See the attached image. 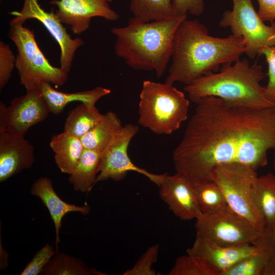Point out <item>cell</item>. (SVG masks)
Masks as SVG:
<instances>
[{
  "label": "cell",
  "mask_w": 275,
  "mask_h": 275,
  "mask_svg": "<svg viewBox=\"0 0 275 275\" xmlns=\"http://www.w3.org/2000/svg\"><path fill=\"white\" fill-rule=\"evenodd\" d=\"M220 71L204 75L184 87L189 99L197 103L213 96L237 106L263 108L275 106L260 82L265 74L262 66L250 65L246 59L221 66Z\"/></svg>",
  "instance_id": "obj_4"
},
{
  "label": "cell",
  "mask_w": 275,
  "mask_h": 275,
  "mask_svg": "<svg viewBox=\"0 0 275 275\" xmlns=\"http://www.w3.org/2000/svg\"><path fill=\"white\" fill-rule=\"evenodd\" d=\"M197 234L218 245L232 246L255 244L262 233L229 206L196 219Z\"/></svg>",
  "instance_id": "obj_9"
},
{
  "label": "cell",
  "mask_w": 275,
  "mask_h": 275,
  "mask_svg": "<svg viewBox=\"0 0 275 275\" xmlns=\"http://www.w3.org/2000/svg\"><path fill=\"white\" fill-rule=\"evenodd\" d=\"M253 196L255 204L265 221V230H275V175L267 173L258 176Z\"/></svg>",
  "instance_id": "obj_21"
},
{
  "label": "cell",
  "mask_w": 275,
  "mask_h": 275,
  "mask_svg": "<svg viewBox=\"0 0 275 275\" xmlns=\"http://www.w3.org/2000/svg\"><path fill=\"white\" fill-rule=\"evenodd\" d=\"M139 131V126L128 124L115 135L102 152L99 172L95 184L100 181L112 179L123 180L128 172H135L147 177L159 186L166 174H156L135 165L130 159L127 150L131 140Z\"/></svg>",
  "instance_id": "obj_10"
},
{
  "label": "cell",
  "mask_w": 275,
  "mask_h": 275,
  "mask_svg": "<svg viewBox=\"0 0 275 275\" xmlns=\"http://www.w3.org/2000/svg\"><path fill=\"white\" fill-rule=\"evenodd\" d=\"M169 275H215L197 257L187 254L178 257Z\"/></svg>",
  "instance_id": "obj_28"
},
{
  "label": "cell",
  "mask_w": 275,
  "mask_h": 275,
  "mask_svg": "<svg viewBox=\"0 0 275 275\" xmlns=\"http://www.w3.org/2000/svg\"><path fill=\"white\" fill-rule=\"evenodd\" d=\"M183 135L173 153L176 172L193 185L212 181L216 167L239 163L265 166L275 149V106H237L208 96L196 103Z\"/></svg>",
  "instance_id": "obj_1"
},
{
  "label": "cell",
  "mask_w": 275,
  "mask_h": 275,
  "mask_svg": "<svg viewBox=\"0 0 275 275\" xmlns=\"http://www.w3.org/2000/svg\"><path fill=\"white\" fill-rule=\"evenodd\" d=\"M7 106L0 102V134L6 132L8 125Z\"/></svg>",
  "instance_id": "obj_36"
},
{
  "label": "cell",
  "mask_w": 275,
  "mask_h": 275,
  "mask_svg": "<svg viewBox=\"0 0 275 275\" xmlns=\"http://www.w3.org/2000/svg\"><path fill=\"white\" fill-rule=\"evenodd\" d=\"M56 254L53 246L49 243H46L35 254L32 260L26 264L21 275H38L41 272Z\"/></svg>",
  "instance_id": "obj_30"
},
{
  "label": "cell",
  "mask_w": 275,
  "mask_h": 275,
  "mask_svg": "<svg viewBox=\"0 0 275 275\" xmlns=\"http://www.w3.org/2000/svg\"><path fill=\"white\" fill-rule=\"evenodd\" d=\"M231 1L232 9L224 12L219 25L229 28L232 34L241 37L245 42V53L254 59L262 48L275 43V21L265 24L256 11L252 0Z\"/></svg>",
  "instance_id": "obj_8"
},
{
  "label": "cell",
  "mask_w": 275,
  "mask_h": 275,
  "mask_svg": "<svg viewBox=\"0 0 275 275\" xmlns=\"http://www.w3.org/2000/svg\"><path fill=\"white\" fill-rule=\"evenodd\" d=\"M23 23L11 21L8 34L17 48L15 68L20 84L26 90L39 89L43 82L64 85L68 72L49 62L38 45L34 32Z\"/></svg>",
  "instance_id": "obj_6"
},
{
  "label": "cell",
  "mask_w": 275,
  "mask_h": 275,
  "mask_svg": "<svg viewBox=\"0 0 275 275\" xmlns=\"http://www.w3.org/2000/svg\"><path fill=\"white\" fill-rule=\"evenodd\" d=\"M261 55L265 57L268 67L266 94L270 100L275 102V43L262 48L259 53V56Z\"/></svg>",
  "instance_id": "obj_32"
},
{
  "label": "cell",
  "mask_w": 275,
  "mask_h": 275,
  "mask_svg": "<svg viewBox=\"0 0 275 275\" xmlns=\"http://www.w3.org/2000/svg\"><path fill=\"white\" fill-rule=\"evenodd\" d=\"M7 109L6 132L23 136L31 127L43 121L50 113L39 89L26 90L24 95L15 97Z\"/></svg>",
  "instance_id": "obj_13"
},
{
  "label": "cell",
  "mask_w": 275,
  "mask_h": 275,
  "mask_svg": "<svg viewBox=\"0 0 275 275\" xmlns=\"http://www.w3.org/2000/svg\"><path fill=\"white\" fill-rule=\"evenodd\" d=\"M49 146L54 153L55 162L62 173L70 174L85 149L81 139L63 131L51 138Z\"/></svg>",
  "instance_id": "obj_19"
},
{
  "label": "cell",
  "mask_w": 275,
  "mask_h": 275,
  "mask_svg": "<svg viewBox=\"0 0 275 275\" xmlns=\"http://www.w3.org/2000/svg\"><path fill=\"white\" fill-rule=\"evenodd\" d=\"M101 157V151L85 148L68 177L75 191L88 193L92 189L100 171Z\"/></svg>",
  "instance_id": "obj_20"
},
{
  "label": "cell",
  "mask_w": 275,
  "mask_h": 275,
  "mask_svg": "<svg viewBox=\"0 0 275 275\" xmlns=\"http://www.w3.org/2000/svg\"><path fill=\"white\" fill-rule=\"evenodd\" d=\"M35 162L33 145L23 136L0 134V182H3Z\"/></svg>",
  "instance_id": "obj_16"
},
{
  "label": "cell",
  "mask_w": 275,
  "mask_h": 275,
  "mask_svg": "<svg viewBox=\"0 0 275 275\" xmlns=\"http://www.w3.org/2000/svg\"><path fill=\"white\" fill-rule=\"evenodd\" d=\"M259 5L257 13L264 21L270 22L275 19V0H257Z\"/></svg>",
  "instance_id": "obj_35"
},
{
  "label": "cell",
  "mask_w": 275,
  "mask_h": 275,
  "mask_svg": "<svg viewBox=\"0 0 275 275\" xmlns=\"http://www.w3.org/2000/svg\"><path fill=\"white\" fill-rule=\"evenodd\" d=\"M245 51L241 37L231 34L226 38L214 37L209 35L201 22L186 18L176 31L165 82L188 85L204 75L217 72L221 66L235 62Z\"/></svg>",
  "instance_id": "obj_2"
},
{
  "label": "cell",
  "mask_w": 275,
  "mask_h": 275,
  "mask_svg": "<svg viewBox=\"0 0 275 275\" xmlns=\"http://www.w3.org/2000/svg\"><path fill=\"white\" fill-rule=\"evenodd\" d=\"M172 5L175 15L199 16L204 10V0H172Z\"/></svg>",
  "instance_id": "obj_34"
},
{
  "label": "cell",
  "mask_w": 275,
  "mask_h": 275,
  "mask_svg": "<svg viewBox=\"0 0 275 275\" xmlns=\"http://www.w3.org/2000/svg\"><path fill=\"white\" fill-rule=\"evenodd\" d=\"M256 243L262 245L268 256L262 275H275V230H265Z\"/></svg>",
  "instance_id": "obj_33"
},
{
  "label": "cell",
  "mask_w": 275,
  "mask_h": 275,
  "mask_svg": "<svg viewBox=\"0 0 275 275\" xmlns=\"http://www.w3.org/2000/svg\"><path fill=\"white\" fill-rule=\"evenodd\" d=\"M123 126L115 113H106L96 126L80 138L84 148L102 152Z\"/></svg>",
  "instance_id": "obj_22"
},
{
  "label": "cell",
  "mask_w": 275,
  "mask_h": 275,
  "mask_svg": "<svg viewBox=\"0 0 275 275\" xmlns=\"http://www.w3.org/2000/svg\"><path fill=\"white\" fill-rule=\"evenodd\" d=\"M10 14L14 16L11 20L13 22L24 23L26 20L34 19L41 22L60 47V67L67 72L70 71L75 53L84 41L78 37L72 38L55 13L46 11L38 0H24L22 9Z\"/></svg>",
  "instance_id": "obj_11"
},
{
  "label": "cell",
  "mask_w": 275,
  "mask_h": 275,
  "mask_svg": "<svg viewBox=\"0 0 275 275\" xmlns=\"http://www.w3.org/2000/svg\"><path fill=\"white\" fill-rule=\"evenodd\" d=\"M30 193L32 195L38 197L49 211L54 226L55 250L57 253L59 252L60 233L64 216L72 212L88 214L90 212V207L88 205L78 206L64 201L54 190L52 182L47 177L37 179L31 187Z\"/></svg>",
  "instance_id": "obj_17"
},
{
  "label": "cell",
  "mask_w": 275,
  "mask_h": 275,
  "mask_svg": "<svg viewBox=\"0 0 275 275\" xmlns=\"http://www.w3.org/2000/svg\"><path fill=\"white\" fill-rule=\"evenodd\" d=\"M158 187L160 198L180 219H196L202 214L194 186L183 174L178 172L172 175L166 174Z\"/></svg>",
  "instance_id": "obj_14"
},
{
  "label": "cell",
  "mask_w": 275,
  "mask_h": 275,
  "mask_svg": "<svg viewBox=\"0 0 275 275\" xmlns=\"http://www.w3.org/2000/svg\"><path fill=\"white\" fill-rule=\"evenodd\" d=\"M16 57L10 46L0 42V89H3L10 80L15 67Z\"/></svg>",
  "instance_id": "obj_31"
},
{
  "label": "cell",
  "mask_w": 275,
  "mask_h": 275,
  "mask_svg": "<svg viewBox=\"0 0 275 275\" xmlns=\"http://www.w3.org/2000/svg\"><path fill=\"white\" fill-rule=\"evenodd\" d=\"M159 245L149 247L138 260L134 266L127 269L123 275H155L156 271L152 268L153 264L157 260Z\"/></svg>",
  "instance_id": "obj_29"
},
{
  "label": "cell",
  "mask_w": 275,
  "mask_h": 275,
  "mask_svg": "<svg viewBox=\"0 0 275 275\" xmlns=\"http://www.w3.org/2000/svg\"><path fill=\"white\" fill-rule=\"evenodd\" d=\"M257 248L251 244L223 246L196 234L193 245L186 252L201 260L215 275H222L241 259L253 253Z\"/></svg>",
  "instance_id": "obj_15"
},
{
  "label": "cell",
  "mask_w": 275,
  "mask_h": 275,
  "mask_svg": "<svg viewBox=\"0 0 275 275\" xmlns=\"http://www.w3.org/2000/svg\"><path fill=\"white\" fill-rule=\"evenodd\" d=\"M133 17L144 22L171 18L174 16L172 0H130Z\"/></svg>",
  "instance_id": "obj_24"
},
{
  "label": "cell",
  "mask_w": 275,
  "mask_h": 275,
  "mask_svg": "<svg viewBox=\"0 0 275 275\" xmlns=\"http://www.w3.org/2000/svg\"><path fill=\"white\" fill-rule=\"evenodd\" d=\"M101 274L91 269L81 259L63 253H56L49 261L41 275Z\"/></svg>",
  "instance_id": "obj_25"
},
{
  "label": "cell",
  "mask_w": 275,
  "mask_h": 275,
  "mask_svg": "<svg viewBox=\"0 0 275 275\" xmlns=\"http://www.w3.org/2000/svg\"><path fill=\"white\" fill-rule=\"evenodd\" d=\"M255 245L257 248L253 253L241 259L222 275H262L268 256L262 245Z\"/></svg>",
  "instance_id": "obj_27"
},
{
  "label": "cell",
  "mask_w": 275,
  "mask_h": 275,
  "mask_svg": "<svg viewBox=\"0 0 275 275\" xmlns=\"http://www.w3.org/2000/svg\"><path fill=\"white\" fill-rule=\"evenodd\" d=\"M103 115L95 105L81 103L68 113L63 131L80 139L98 124Z\"/></svg>",
  "instance_id": "obj_23"
},
{
  "label": "cell",
  "mask_w": 275,
  "mask_h": 275,
  "mask_svg": "<svg viewBox=\"0 0 275 275\" xmlns=\"http://www.w3.org/2000/svg\"><path fill=\"white\" fill-rule=\"evenodd\" d=\"M113 0H53L55 13L61 21L68 25L74 34L87 31L93 17H101L108 21H115L119 15L109 3Z\"/></svg>",
  "instance_id": "obj_12"
},
{
  "label": "cell",
  "mask_w": 275,
  "mask_h": 275,
  "mask_svg": "<svg viewBox=\"0 0 275 275\" xmlns=\"http://www.w3.org/2000/svg\"><path fill=\"white\" fill-rule=\"evenodd\" d=\"M197 199L202 213H210L228 206L225 197L214 181L194 185Z\"/></svg>",
  "instance_id": "obj_26"
},
{
  "label": "cell",
  "mask_w": 275,
  "mask_h": 275,
  "mask_svg": "<svg viewBox=\"0 0 275 275\" xmlns=\"http://www.w3.org/2000/svg\"><path fill=\"white\" fill-rule=\"evenodd\" d=\"M39 89L48 104L50 113L56 115L60 114L70 102L79 101L95 105L100 98L111 92L108 89L98 87L89 90L65 93L57 91L47 82H43Z\"/></svg>",
  "instance_id": "obj_18"
},
{
  "label": "cell",
  "mask_w": 275,
  "mask_h": 275,
  "mask_svg": "<svg viewBox=\"0 0 275 275\" xmlns=\"http://www.w3.org/2000/svg\"><path fill=\"white\" fill-rule=\"evenodd\" d=\"M274 159H273V168H274V175H275V149H274Z\"/></svg>",
  "instance_id": "obj_37"
},
{
  "label": "cell",
  "mask_w": 275,
  "mask_h": 275,
  "mask_svg": "<svg viewBox=\"0 0 275 275\" xmlns=\"http://www.w3.org/2000/svg\"><path fill=\"white\" fill-rule=\"evenodd\" d=\"M186 18L175 15L144 22L132 17L125 26L112 28L116 56L134 69L153 71L161 77L171 60L176 31Z\"/></svg>",
  "instance_id": "obj_3"
},
{
  "label": "cell",
  "mask_w": 275,
  "mask_h": 275,
  "mask_svg": "<svg viewBox=\"0 0 275 275\" xmlns=\"http://www.w3.org/2000/svg\"><path fill=\"white\" fill-rule=\"evenodd\" d=\"M256 171L242 164H223L213 170L211 178L220 187L228 206L263 232L266 229L265 223L255 204L253 196L258 177Z\"/></svg>",
  "instance_id": "obj_7"
},
{
  "label": "cell",
  "mask_w": 275,
  "mask_h": 275,
  "mask_svg": "<svg viewBox=\"0 0 275 275\" xmlns=\"http://www.w3.org/2000/svg\"><path fill=\"white\" fill-rule=\"evenodd\" d=\"M189 101L173 84L144 80L140 94L138 123L157 134H170L188 117Z\"/></svg>",
  "instance_id": "obj_5"
}]
</instances>
